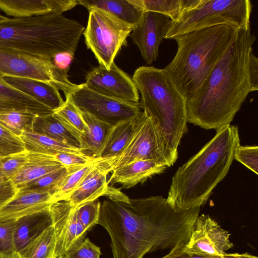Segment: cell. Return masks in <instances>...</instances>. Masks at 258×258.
I'll list each match as a JSON object with an SVG mask.
<instances>
[{"mask_svg":"<svg viewBox=\"0 0 258 258\" xmlns=\"http://www.w3.org/2000/svg\"><path fill=\"white\" fill-rule=\"evenodd\" d=\"M63 166H64L56 161L53 156L28 153L26 163L12 180L18 189H19Z\"/></svg>","mask_w":258,"mask_h":258,"instance_id":"obj_25","label":"cell"},{"mask_svg":"<svg viewBox=\"0 0 258 258\" xmlns=\"http://www.w3.org/2000/svg\"><path fill=\"white\" fill-rule=\"evenodd\" d=\"M86 87L98 93L124 101L138 103L140 97L135 83L113 62L109 69L99 66L85 77Z\"/></svg>","mask_w":258,"mask_h":258,"instance_id":"obj_14","label":"cell"},{"mask_svg":"<svg viewBox=\"0 0 258 258\" xmlns=\"http://www.w3.org/2000/svg\"><path fill=\"white\" fill-rule=\"evenodd\" d=\"M20 138L24 145L25 151L28 153L44 154L54 157L60 152L83 155L77 149L32 131H24Z\"/></svg>","mask_w":258,"mask_h":258,"instance_id":"obj_28","label":"cell"},{"mask_svg":"<svg viewBox=\"0 0 258 258\" xmlns=\"http://www.w3.org/2000/svg\"><path fill=\"white\" fill-rule=\"evenodd\" d=\"M249 0H201L175 21H171L164 38L175 39L185 34L221 25L238 29L250 28Z\"/></svg>","mask_w":258,"mask_h":258,"instance_id":"obj_7","label":"cell"},{"mask_svg":"<svg viewBox=\"0 0 258 258\" xmlns=\"http://www.w3.org/2000/svg\"><path fill=\"white\" fill-rule=\"evenodd\" d=\"M230 234L209 215L197 217L188 242L181 245L187 253L209 256H221L234 246Z\"/></svg>","mask_w":258,"mask_h":258,"instance_id":"obj_12","label":"cell"},{"mask_svg":"<svg viewBox=\"0 0 258 258\" xmlns=\"http://www.w3.org/2000/svg\"><path fill=\"white\" fill-rule=\"evenodd\" d=\"M7 19V17L4 16L0 14V24L4 22Z\"/></svg>","mask_w":258,"mask_h":258,"instance_id":"obj_46","label":"cell"},{"mask_svg":"<svg viewBox=\"0 0 258 258\" xmlns=\"http://www.w3.org/2000/svg\"><path fill=\"white\" fill-rule=\"evenodd\" d=\"M58 258H62V257H58Z\"/></svg>","mask_w":258,"mask_h":258,"instance_id":"obj_48","label":"cell"},{"mask_svg":"<svg viewBox=\"0 0 258 258\" xmlns=\"http://www.w3.org/2000/svg\"><path fill=\"white\" fill-rule=\"evenodd\" d=\"M144 12L158 13L172 21L178 20L186 11L198 5L201 0H130Z\"/></svg>","mask_w":258,"mask_h":258,"instance_id":"obj_29","label":"cell"},{"mask_svg":"<svg viewBox=\"0 0 258 258\" xmlns=\"http://www.w3.org/2000/svg\"><path fill=\"white\" fill-rule=\"evenodd\" d=\"M49 207L16 220L13 242L16 254L19 255L46 228L52 225Z\"/></svg>","mask_w":258,"mask_h":258,"instance_id":"obj_20","label":"cell"},{"mask_svg":"<svg viewBox=\"0 0 258 258\" xmlns=\"http://www.w3.org/2000/svg\"><path fill=\"white\" fill-rule=\"evenodd\" d=\"M84 30L56 13L8 18L0 24V47L45 60L62 54L73 57Z\"/></svg>","mask_w":258,"mask_h":258,"instance_id":"obj_4","label":"cell"},{"mask_svg":"<svg viewBox=\"0 0 258 258\" xmlns=\"http://www.w3.org/2000/svg\"><path fill=\"white\" fill-rule=\"evenodd\" d=\"M133 29L105 11L91 9L83 35L87 48L94 53L99 66L109 69Z\"/></svg>","mask_w":258,"mask_h":258,"instance_id":"obj_8","label":"cell"},{"mask_svg":"<svg viewBox=\"0 0 258 258\" xmlns=\"http://www.w3.org/2000/svg\"><path fill=\"white\" fill-rule=\"evenodd\" d=\"M96 162L94 161L76 169L67 175L52 194L50 203L65 201L87 174L93 169Z\"/></svg>","mask_w":258,"mask_h":258,"instance_id":"obj_32","label":"cell"},{"mask_svg":"<svg viewBox=\"0 0 258 258\" xmlns=\"http://www.w3.org/2000/svg\"><path fill=\"white\" fill-rule=\"evenodd\" d=\"M49 209L55 234L54 258H63L67 251L84 240L89 231L81 221L77 207L68 202L51 203Z\"/></svg>","mask_w":258,"mask_h":258,"instance_id":"obj_13","label":"cell"},{"mask_svg":"<svg viewBox=\"0 0 258 258\" xmlns=\"http://www.w3.org/2000/svg\"><path fill=\"white\" fill-rule=\"evenodd\" d=\"M0 258H20L18 254L13 256V257H7V256H0Z\"/></svg>","mask_w":258,"mask_h":258,"instance_id":"obj_47","label":"cell"},{"mask_svg":"<svg viewBox=\"0 0 258 258\" xmlns=\"http://www.w3.org/2000/svg\"><path fill=\"white\" fill-rule=\"evenodd\" d=\"M18 190L12 180L0 172V208L13 198Z\"/></svg>","mask_w":258,"mask_h":258,"instance_id":"obj_43","label":"cell"},{"mask_svg":"<svg viewBox=\"0 0 258 258\" xmlns=\"http://www.w3.org/2000/svg\"><path fill=\"white\" fill-rule=\"evenodd\" d=\"M238 30L232 26L221 25L175 39L177 51L163 69L186 101L206 79L235 39Z\"/></svg>","mask_w":258,"mask_h":258,"instance_id":"obj_6","label":"cell"},{"mask_svg":"<svg viewBox=\"0 0 258 258\" xmlns=\"http://www.w3.org/2000/svg\"><path fill=\"white\" fill-rule=\"evenodd\" d=\"M138 160H151L168 164L164 157L159 130L154 120L143 111L125 148L116 158L101 162L109 172Z\"/></svg>","mask_w":258,"mask_h":258,"instance_id":"obj_9","label":"cell"},{"mask_svg":"<svg viewBox=\"0 0 258 258\" xmlns=\"http://www.w3.org/2000/svg\"><path fill=\"white\" fill-rule=\"evenodd\" d=\"M109 172L101 162L84 178L78 186L66 199L73 207H77L86 202L103 196L108 186L107 176Z\"/></svg>","mask_w":258,"mask_h":258,"instance_id":"obj_18","label":"cell"},{"mask_svg":"<svg viewBox=\"0 0 258 258\" xmlns=\"http://www.w3.org/2000/svg\"><path fill=\"white\" fill-rule=\"evenodd\" d=\"M200 212L198 207L176 212L161 196L108 199L101 203L97 224L109 235L113 258H143L186 244Z\"/></svg>","mask_w":258,"mask_h":258,"instance_id":"obj_1","label":"cell"},{"mask_svg":"<svg viewBox=\"0 0 258 258\" xmlns=\"http://www.w3.org/2000/svg\"><path fill=\"white\" fill-rule=\"evenodd\" d=\"M133 80L141 94L142 110L157 125L168 167L178 158L177 148L187 131L186 100L177 90L164 70L142 66Z\"/></svg>","mask_w":258,"mask_h":258,"instance_id":"obj_5","label":"cell"},{"mask_svg":"<svg viewBox=\"0 0 258 258\" xmlns=\"http://www.w3.org/2000/svg\"><path fill=\"white\" fill-rule=\"evenodd\" d=\"M249 72L252 85L255 91L258 89V59L254 55L253 50L249 57Z\"/></svg>","mask_w":258,"mask_h":258,"instance_id":"obj_44","label":"cell"},{"mask_svg":"<svg viewBox=\"0 0 258 258\" xmlns=\"http://www.w3.org/2000/svg\"><path fill=\"white\" fill-rule=\"evenodd\" d=\"M182 244L171 249L170 251L162 258H258L257 256L247 252L243 253H227L226 254L221 256H209L189 254L186 253L182 250L181 247Z\"/></svg>","mask_w":258,"mask_h":258,"instance_id":"obj_42","label":"cell"},{"mask_svg":"<svg viewBox=\"0 0 258 258\" xmlns=\"http://www.w3.org/2000/svg\"><path fill=\"white\" fill-rule=\"evenodd\" d=\"M51 198L48 192L18 190L0 208V218L17 219L38 212L50 206Z\"/></svg>","mask_w":258,"mask_h":258,"instance_id":"obj_19","label":"cell"},{"mask_svg":"<svg viewBox=\"0 0 258 258\" xmlns=\"http://www.w3.org/2000/svg\"><path fill=\"white\" fill-rule=\"evenodd\" d=\"M11 86L29 96L53 111L64 103L59 90L50 83L25 77H4Z\"/></svg>","mask_w":258,"mask_h":258,"instance_id":"obj_17","label":"cell"},{"mask_svg":"<svg viewBox=\"0 0 258 258\" xmlns=\"http://www.w3.org/2000/svg\"><path fill=\"white\" fill-rule=\"evenodd\" d=\"M55 234L52 225L46 228L18 255L20 258H54Z\"/></svg>","mask_w":258,"mask_h":258,"instance_id":"obj_30","label":"cell"},{"mask_svg":"<svg viewBox=\"0 0 258 258\" xmlns=\"http://www.w3.org/2000/svg\"><path fill=\"white\" fill-rule=\"evenodd\" d=\"M167 168L165 165L151 160L136 161L113 170L107 182L108 184L118 183L124 188H129L163 172Z\"/></svg>","mask_w":258,"mask_h":258,"instance_id":"obj_22","label":"cell"},{"mask_svg":"<svg viewBox=\"0 0 258 258\" xmlns=\"http://www.w3.org/2000/svg\"><path fill=\"white\" fill-rule=\"evenodd\" d=\"M255 38L250 28L238 30L206 79L186 101L187 122L206 130L230 124L248 94L255 91L249 57Z\"/></svg>","mask_w":258,"mask_h":258,"instance_id":"obj_2","label":"cell"},{"mask_svg":"<svg viewBox=\"0 0 258 258\" xmlns=\"http://www.w3.org/2000/svg\"><path fill=\"white\" fill-rule=\"evenodd\" d=\"M36 115L31 113L11 111L0 113V124L20 137L24 131H31Z\"/></svg>","mask_w":258,"mask_h":258,"instance_id":"obj_33","label":"cell"},{"mask_svg":"<svg viewBox=\"0 0 258 258\" xmlns=\"http://www.w3.org/2000/svg\"><path fill=\"white\" fill-rule=\"evenodd\" d=\"M216 130L215 136L172 177L166 200L176 212L204 205L230 169L240 145L238 127L228 124Z\"/></svg>","mask_w":258,"mask_h":258,"instance_id":"obj_3","label":"cell"},{"mask_svg":"<svg viewBox=\"0 0 258 258\" xmlns=\"http://www.w3.org/2000/svg\"><path fill=\"white\" fill-rule=\"evenodd\" d=\"M88 11L99 9L135 27L141 21L144 11L130 0H78Z\"/></svg>","mask_w":258,"mask_h":258,"instance_id":"obj_24","label":"cell"},{"mask_svg":"<svg viewBox=\"0 0 258 258\" xmlns=\"http://www.w3.org/2000/svg\"><path fill=\"white\" fill-rule=\"evenodd\" d=\"M80 167H81L70 168L63 166L29 183L18 190L48 192L51 196L64 177L72 171Z\"/></svg>","mask_w":258,"mask_h":258,"instance_id":"obj_34","label":"cell"},{"mask_svg":"<svg viewBox=\"0 0 258 258\" xmlns=\"http://www.w3.org/2000/svg\"><path fill=\"white\" fill-rule=\"evenodd\" d=\"M100 248L92 242L88 238L67 251L63 258H100Z\"/></svg>","mask_w":258,"mask_h":258,"instance_id":"obj_40","label":"cell"},{"mask_svg":"<svg viewBox=\"0 0 258 258\" xmlns=\"http://www.w3.org/2000/svg\"><path fill=\"white\" fill-rule=\"evenodd\" d=\"M103 196L107 197L109 200L114 202H128L130 199L120 189L109 185Z\"/></svg>","mask_w":258,"mask_h":258,"instance_id":"obj_45","label":"cell"},{"mask_svg":"<svg viewBox=\"0 0 258 258\" xmlns=\"http://www.w3.org/2000/svg\"><path fill=\"white\" fill-rule=\"evenodd\" d=\"M16 219L0 218V256L16 255L13 235Z\"/></svg>","mask_w":258,"mask_h":258,"instance_id":"obj_35","label":"cell"},{"mask_svg":"<svg viewBox=\"0 0 258 258\" xmlns=\"http://www.w3.org/2000/svg\"><path fill=\"white\" fill-rule=\"evenodd\" d=\"M31 131L80 151L81 141L79 138L66 127L53 113L36 116L32 123Z\"/></svg>","mask_w":258,"mask_h":258,"instance_id":"obj_26","label":"cell"},{"mask_svg":"<svg viewBox=\"0 0 258 258\" xmlns=\"http://www.w3.org/2000/svg\"><path fill=\"white\" fill-rule=\"evenodd\" d=\"M28 154L25 151L0 158V172L12 180L26 163Z\"/></svg>","mask_w":258,"mask_h":258,"instance_id":"obj_37","label":"cell"},{"mask_svg":"<svg viewBox=\"0 0 258 258\" xmlns=\"http://www.w3.org/2000/svg\"><path fill=\"white\" fill-rule=\"evenodd\" d=\"M233 159L242 163L251 171L258 174V147L242 146L239 145L235 149Z\"/></svg>","mask_w":258,"mask_h":258,"instance_id":"obj_39","label":"cell"},{"mask_svg":"<svg viewBox=\"0 0 258 258\" xmlns=\"http://www.w3.org/2000/svg\"><path fill=\"white\" fill-rule=\"evenodd\" d=\"M82 112L86 127L80 137L82 154L97 162L112 126L92 115Z\"/></svg>","mask_w":258,"mask_h":258,"instance_id":"obj_23","label":"cell"},{"mask_svg":"<svg viewBox=\"0 0 258 258\" xmlns=\"http://www.w3.org/2000/svg\"><path fill=\"white\" fill-rule=\"evenodd\" d=\"M101 203L98 200L83 204L77 207L78 216L83 225L89 231L97 224Z\"/></svg>","mask_w":258,"mask_h":258,"instance_id":"obj_38","label":"cell"},{"mask_svg":"<svg viewBox=\"0 0 258 258\" xmlns=\"http://www.w3.org/2000/svg\"><path fill=\"white\" fill-rule=\"evenodd\" d=\"M139 115L112 126L97 162L112 160L121 154L134 133Z\"/></svg>","mask_w":258,"mask_h":258,"instance_id":"obj_27","label":"cell"},{"mask_svg":"<svg viewBox=\"0 0 258 258\" xmlns=\"http://www.w3.org/2000/svg\"><path fill=\"white\" fill-rule=\"evenodd\" d=\"M25 151L20 137L0 124V158Z\"/></svg>","mask_w":258,"mask_h":258,"instance_id":"obj_36","label":"cell"},{"mask_svg":"<svg viewBox=\"0 0 258 258\" xmlns=\"http://www.w3.org/2000/svg\"><path fill=\"white\" fill-rule=\"evenodd\" d=\"M54 158L64 167L70 168L84 166L95 161L82 154L63 152L58 153L55 155Z\"/></svg>","mask_w":258,"mask_h":258,"instance_id":"obj_41","label":"cell"},{"mask_svg":"<svg viewBox=\"0 0 258 258\" xmlns=\"http://www.w3.org/2000/svg\"><path fill=\"white\" fill-rule=\"evenodd\" d=\"M171 21L166 15L145 11L140 23L133 28L130 36L147 64H151L157 59L159 45Z\"/></svg>","mask_w":258,"mask_h":258,"instance_id":"obj_15","label":"cell"},{"mask_svg":"<svg viewBox=\"0 0 258 258\" xmlns=\"http://www.w3.org/2000/svg\"><path fill=\"white\" fill-rule=\"evenodd\" d=\"M20 111L36 116L53 113L54 111L29 96L15 89L0 75V113Z\"/></svg>","mask_w":258,"mask_h":258,"instance_id":"obj_21","label":"cell"},{"mask_svg":"<svg viewBox=\"0 0 258 258\" xmlns=\"http://www.w3.org/2000/svg\"><path fill=\"white\" fill-rule=\"evenodd\" d=\"M68 69L54 64L50 60L35 58L0 47V75L25 77L48 82L65 91L70 84Z\"/></svg>","mask_w":258,"mask_h":258,"instance_id":"obj_10","label":"cell"},{"mask_svg":"<svg viewBox=\"0 0 258 258\" xmlns=\"http://www.w3.org/2000/svg\"><path fill=\"white\" fill-rule=\"evenodd\" d=\"M63 105L53 115L70 131L79 138L84 133L86 124L82 112L74 103L71 94L65 96Z\"/></svg>","mask_w":258,"mask_h":258,"instance_id":"obj_31","label":"cell"},{"mask_svg":"<svg viewBox=\"0 0 258 258\" xmlns=\"http://www.w3.org/2000/svg\"><path fill=\"white\" fill-rule=\"evenodd\" d=\"M71 96L81 112L111 126L136 117L143 112L139 102L124 101L102 95L88 89L85 83L80 84Z\"/></svg>","mask_w":258,"mask_h":258,"instance_id":"obj_11","label":"cell"},{"mask_svg":"<svg viewBox=\"0 0 258 258\" xmlns=\"http://www.w3.org/2000/svg\"><path fill=\"white\" fill-rule=\"evenodd\" d=\"M78 5V0H0V10L14 18H26L62 14Z\"/></svg>","mask_w":258,"mask_h":258,"instance_id":"obj_16","label":"cell"}]
</instances>
